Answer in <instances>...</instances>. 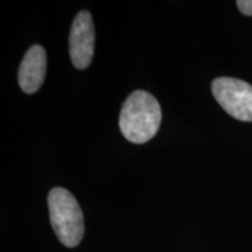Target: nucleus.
<instances>
[{
  "label": "nucleus",
  "mask_w": 252,
  "mask_h": 252,
  "mask_svg": "<svg viewBox=\"0 0 252 252\" xmlns=\"http://www.w3.org/2000/svg\"><path fill=\"white\" fill-rule=\"evenodd\" d=\"M161 117V108L156 97L147 91L137 90L123 104L119 127L125 139L145 144L157 134Z\"/></svg>",
  "instance_id": "1"
},
{
  "label": "nucleus",
  "mask_w": 252,
  "mask_h": 252,
  "mask_svg": "<svg viewBox=\"0 0 252 252\" xmlns=\"http://www.w3.org/2000/svg\"><path fill=\"white\" fill-rule=\"evenodd\" d=\"M48 207L50 223L59 241L68 248L77 247L84 235V219L74 195L64 188H53Z\"/></svg>",
  "instance_id": "2"
},
{
  "label": "nucleus",
  "mask_w": 252,
  "mask_h": 252,
  "mask_svg": "<svg viewBox=\"0 0 252 252\" xmlns=\"http://www.w3.org/2000/svg\"><path fill=\"white\" fill-rule=\"evenodd\" d=\"M212 91L217 102L231 117L252 122V86L232 77L214 80Z\"/></svg>",
  "instance_id": "3"
},
{
  "label": "nucleus",
  "mask_w": 252,
  "mask_h": 252,
  "mask_svg": "<svg viewBox=\"0 0 252 252\" xmlns=\"http://www.w3.org/2000/svg\"><path fill=\"white\" fill-rule=\"evenodd\" d=\"M94 52V27L89 12L82 11L75 17L69 35V53L72 64L86 69L93 61Z\"/></svg>",
  "instance_id": "4"
},
{
  "label": "nucleus",
  "mask_w": 252,
  "mask_h": 252,
  "mask_svg": "<svg viewBox=\"0 0 252 252\" xmlns=\"http://www.w3.org/2000/svg\"><path fill=\"white\" fill-rule=\"evenodd\" d=\"M46 69V50L39 45L32 46L19 68L18 81L21 90L26 94L36 93L45 81Z\"/></svg>",
  "instance_id": "5"
},
{
  "label": "nucleus",
  "mask_w": 252,
  "mask_h": 252,
  "mask_svg": "<svg viewBox=\"0 0 252 252\" xmlns=\"http://www.w3.org/2000/svg\"><path fill=\"white\" fill-rule=\"evenodd\" d=\"M237 7L245 15H252V0H238Z\"/></svg>",
  "instance_id": "6"
}]
</instances>
